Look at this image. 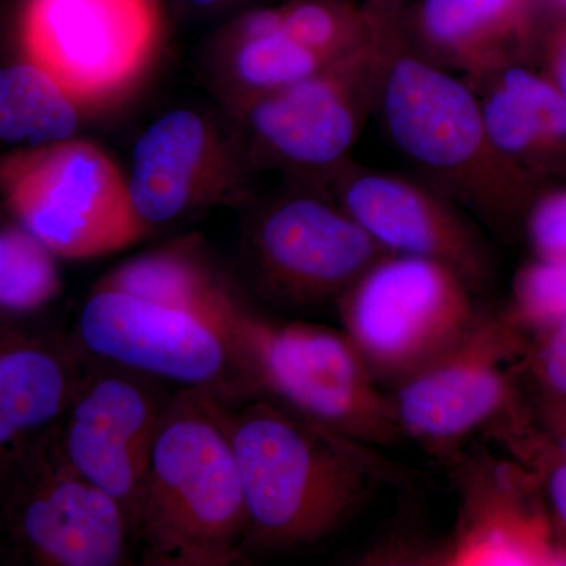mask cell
I'll list each match as a JSON object with an SVG mask.
<instances>
[{
    "label": "cell",
    "instance_id": "6da1fadb",
    "mask_svg": "<svg viewBox=\"0 0 566 566\" xmlns=\"http://www.w3.org/2000/svg\"><path fill=\"white\" fill-rule=\"evenodd\" d=\"M223 420L243 485L245 549L311 545L353 520L385 483L403 471L365 446L263 398Z\"/></svg>",
    "mask_w": 566,
    "mask_h": 566
},
{
    "label": "cell",
    "instance_id": "7a4b0ae2",
    "mask_svg": "<svg viewBox=\"0 0 566 566\" xmlns=\"http://www.w3.org/2000/svg\"><path fill=\"white\" fill-rule=\"evenodd\" d=\"M397 11L387 18L374 117L431 188L502 237L523 232L546 185L495 148L474 88L409 46Z\"/></svg>",
    "mask_w": 566,
    "mask_h": 566
},
{
    "label": "cell",
    "instance_id": "3957f363",
    "mask_svg": "<svg viewBox=\"0 0 566 566\" xmlns=\"http://www.w3.org/2000/svg\"><path fill=\"white\" fill-rule=\"evenodd\" d=\"M132 526L145 565L243 560L248 513L222 398L181 389L167 400Z\"/></svg>",
    "mask_w": 566,
    "mask_h": 566
},
{
    "label": "cell",
    "instance_id": "277c9868",
    "mask_svg": "<svg viewBox=\"0 0 566 566\" xmlns=\"http://www.w3.org/2000/svg\"><path fill=\"white\" fill-rule=\"evenodd\" d=\"M212 323L232 342L255 397L365 446L390 447L403 438L392 395L376 382L344 329L273 322L240 293Z\"/></svg>",
    "mask_w": 566,
    "mask_h": 566
},
{
    "label": "cell",
    "instance_id": "5b68a950",
    "mask_svg": "<svg viewBox=\"0 0 566 566\" xmlns=\"http://www.w3.org/2000/svg\"><path fill=\"white\" fill-rule=\"evenodd\" d=\"M0 200L57 259H96L150 232L117 163L74 137L0 156Z\"/></svg>",
    "mask_w": 566,
    "mask_h": 566
},
{
    "label": "cell",
    "instance_id": "8992f818",
    "mask_svg": "<svg viewBox=\"0 0 566 566\" xmlns=\"http://www.w3.org/2000/svg\"><path fill=\"white\" fill-rule=\"evenodd\" d=\"M475 290L447 264L387 253L337 301L345 334L386 390L449 352L479 322Z\"/></svg>",
    "mask_w": 566,
    "mask_h": 566
},
{
    "label": "cell",
    "instance_id": "52a82bcc",
    "mask_svg": "<svg viewBox=\"0 0 566 566\" xmlns=\"http://www.w3.org/2000/svg\"><path fill=\"white\" fill-rule=\"evenodd\" d=\"M387 18L364 46L233 112L251 164L268 163L322 182L352 159L365 123L374 117Z\"/></svg>",
    "mask_w": 566,
    "mask_h": 566
},
{
    "label": "cell",
    "instance_id": "ba28073f",
    "mask_svg": "<svg viewBox=\"0 0 566 566\" xmlns=\"http://www.w3.org/2000/svg\"><path fill=\"white\" fill-rule=\"evenodd\" d=\"M532 342L502 312H483L455 346L392 389L403 436L439 458L527 406L521 374Z\"/></svg>",
    "mask_w": 566,
    "mask_h": 566
},
{
    "label": "cell",
    "instance_id": "9c48e42d",
    "mask_svg": "<svg viewBox=\"0 0 566 566\" xmlns=\"http://www.w3.org/2000/svg\"><path fill=\"white\" fill-rule=\"evenodd\" d=\"M76 333L77 345L93 359L222 400L255 398L232 342L188 308L95 286L81 307Z\"/></svg>",
    "mask_w": 566,
    "mask_h": 566
},
{
    "label": "cell",
    "instance_id": "30bf717a",
    "mask_svg": "<svg viewBox=\"0 0 566 566\" xmlns=\"http://www.w3.org/2000/svg\"><path fill=\"white\" fill-rule=\"evenodd\" d=\"M21 48L81 111L120 98L161 40L158 0H28Z\"/></svg>",
    "mask_w": 566,
    "mask_h": 566
},
{
    "label": "cell",
    "instance_id": "8fae6325",
    "mask_svg": "<svg viewBox=\"0 0 566 566\" xmlns=\"http://www.w3.org/2000/svg\"><path fill=\"white\" fill-rule=\"evenodd\" d=\"M387 253L323 188L263 205L244 238L252 285L285 307L337 303Z\"/></svg>",
    "mask_w": 566,
    "mask_h": 566
},
{
    "label": "cell",
    "instance_id": "7c38bea8",
    "mask_svg": "<svg viewBox=\"0 0 566 566\" xmlns=\"http://www.w3.org/2000/svg\"><path fill=\"white\" fill-rule=\"evenodd\" d=\"M55 427L28 452L13 453L24 472L11 499L14 538L39 565L129 564L134 535L128 513L63 458Z\"/></svg>",
    "mask_w": 566,
    "mask_h": 566
},
{
    "label": "cell",
    "instance_id": "4fadbf2b",
    "mask_svg": "<svg viewBox=\"0 0 566 566\" xmlns=\"http://www.w3.org/2000/svg\"><path fill=\"white\" fill-rule=\"evenodd\" d=\"M251 169L240 137L200 112L175 109L134 145L129 196L153 230L208 208L248 202Z\"/></svg>",
    "mask_w": 566,
    "mask_h": 566
},
{
    "label": "cell",
    "instance_id": "5bb4252c",
    "mask_svg": "<svg viewBox=\"0 0 566 566\" xmlns=\"http://www.w3.org/2000/svg\"><path fill=\"white\" fill-rule=\"evenodd\" d=\"M319 185L387 252L444 263L476 293L491 282L490 244L460 207L428 182L352 158Z\"/></svg>",
    "mask_w": 566,
    "mask_h": 566
},
{
    "label": "cell",
    "instance_id": "9a60e30c",
    "mask_svg": "<svg viewBox=\"0 0 566 566\" xmlns=\"http://www.w3.org/2000/svg\"><path fill=\"white\" fill-rule=\"evenodd\" d=\"M153 382L156 379L103 360L88 364L55 427L63 458L120 502L129 521L167 405Z\"/></svg>",
    "mask_w": 566,
    "mask_h": 566
},
{
    "label": "cell",
    "instance_id": "2e32d148",
    "mask_svg": "<svg viewBox=\"0 0 566 566\" xmlns=\"http://www.w3.org/2000/svg\"><path fill=\"white\" fill-rule=\"evenodd\" d=\"M538 0H409L397 11L409 46L471 87L532 59Z\"/></svg>",
    "mask_w": 566,
    "mask_h": 566
},
{
    "label": "cell",
    "instance_id": "e0dca14e",
    "mask_svg": "<svg viewBox=\"0 0 566 566\" xmlns=\"http://www.w3.org/2000/svg\"><path fill=\"white\" fill-rule=\"evenodd\" d=\"M474 88L491 140L543 185L566 178V96L532 63L495 71Z\"/></svg>",
    "mask_w": 566,
    "mask_h": 566
},
{
    "label": "cell",
    "instance_id": "ac0fdd59",
    "mask_svg": "<svg viewBox=\"0 0 566 566\" xmlns=\"http://www.w3.org/2000/svg\"><path fill=\"white\" fill-rule=\"evenodd\" d=\"M87 365L50 338L0 340V453L13 455L61 422Z\"/></svg>",
    "mask_w": 566,
    "mask_h": 566
},
{
    "label": "cell",
    "instance_id": "d6986e66",
    "mask_svg": "<svg viewBox=\"0 0 566 566\" xmlns=\"http://www.w3.org/2000/svg\"><path fill=\"white\" fill-rule=\"evenodd\" d=\"M329 62L286 35L273 7H262L238 14L216 35L208 52V74L212 88L233 114Z\"/></svg>",
    "mask_w": 566,
    "mask_h": 566
},
{
    "label": "cell",
    "instance_id": "ffe728a7",
    "mask_svg": "<svg viewBox=\"0 0 566 566\" xmlns=\"http://www.w3.org/2000/svg\"><path fill=\"white\" fill-rule=\"evenodd\" d=\"M96 286L188 308L207 318L233 285L212 266L199 244L185 241L134 256L104 275Z\"/></svg>",
    "mask_w": 566,
    "mask_h": 566
},
{
    "label": "cell",
    "instance_id": "44dd1931",
    "mask_svg": "<svg viewBox=\"0 0 566 566\" xmlns=\"http://www.w3.org/2000/svg\"><path fill=\"white\" fill-rule=\"evenodd\" d=\"M81 109L50 74L29 61L0 69V140L31 145L73 137Z\"/></svg>",
    "mask_w": 566,
    "mask_h": 566
},
{
    "label": "cell",
    "instance_id": "7402d4cb",
    "mask_svg": "<svg viewBox=\"0 0 566 566\" xmlns=\"http://www.w3.org/2000/svg\"><path fill=\"white\" fill-rule=\"evenodd\" d=\"M273 11L286 35L326 61L374 40L390 13L360 0H289Z\"/></svg>",
    "mask_w": 566,
    "mask_h": 566
},
{
    "label": "cell",
    "instance_id": "603a6c76",
    "mask_svg": "<svg viewBox=\"0 0 566 566\" xmlns=\"http://www.w3.org/2000/svg\"><path fill=\"white\" fill-rule=\"evenodd\" d=\"M57 256L14 221L0 226V311L28 314L57 296Z\"/></svg>",
    "mask_w": 566,
    "mask_h": 566
},
{
    "label": "cell",
    "instance_id": "cb8c5ba5",
    "mask_svg": "<svg viewBox=\"0 0 566 566\" xmlns=\"http://www.w3.org/2000/svg\"><path fill=\"white\" fill-rule=\"evenodd\" d=\"M502 314L532 345L553 334L566 319V259L534 255L524 263Z\"/></svg>",
    "mask_w": 566,
    "mask_h": 566
},
{
    "label": "cell",
    "instance_id": "d4e9b609",
    "mask_svg": "<svg viewBox=\"0 0 566 566\" xmlns=\"http://www.w3.org/2000/svg\"><path fill=\"white\" fill-rule=\"evenodd\" d=\"M512 460L526 465L538 480L551 520L566 543V455L558 450L532 420L528 406L523 412L491 430Z\"/></svg>",
    "mask_w": 566,
    "mask_h": 566
},
{
    "label": "cell",
    "instance_id": "484cf974",
    "mask_svg": "<svg viewBox=\"0 0 566 566\" xmlns=\"http://www.w3.org/2000/svg\"><path fill=\"white\" fill-rule=\"evenodd\" d=\"M532 252L566 259V185H549L536 193L523 221Z\"/></svg>",
    "mask_w": 566,
    "mask_h": 566
},
{
    "label": "cell",
    "instance_id": "4316f807",
    "mask_svg": "<svg viewBox=\"0 0 566 566\" xmlns=\"http://www.w3.org/2000/svg\"><path fill=\"white\" fill-rule=\"evenodd\" d=\"M536 70L566 96V11L536 6L532 59Z\"/></svg>",
    "mask_w": 566,
    "mask_h": 566
},
{
    "label": "cell",
    "instance_id": "83f0119b",
    "mask_svg": "<svg viewBox=\"0 0 566 566\" xmlns=\"http://www.w3.org/2000/svg\"><path fill=\"white\" fill-rule=\"evenodd\" d=\"M526 375L535 385L566 397V319L545 340L532 345Z\"/></svg>",
    "mask_w": 566,
    "mask_h": 566
},
{
    "label": "cell",
    "instance_id": "f1b7e54d",
    "mask_svg": "<svg viewBox=\"0 0 566 566\" xmlns=\"http://www.w3.org/2000/svg\"><path fill=\"white\" fill-rule=\"evenodd\" d=\"M527 403L532 420L543 434L566 455V397L531 381Z\"/></svg>",
    "mask_w": 566,
    "mask_h": 566
},
{
    "label": "cell",
    "instance_id": "f546056e",
    "mask_svg": "<svg viewBox=\"0 0 566 566\" xmlns=\"http://www.w3.org/2000/svg\"><path fill=\"white\" fill-rule=\"evenodd\" d=\"M182 6L197 11H226L237 9L252 0H178Z\"/></svg>",
    "mask_w": 566,
    "mask_h": 566
},
{
    "label": "cell",
    "instance_id": "4dcf8cb0",
    "mask_svg": "<svg viewBox=\"0 0 566 566\" xmlns=\"http://www.w3.org/2000/svg\"><path fill=\"white\" fill-rule=\"evenodd\" d=\"M360 2L367 3L371 9L379 11H395L403 9L409 0H360Z\"/></svg>",
    "mask_w": 566,
    "mask_h": 566
},
{
    "label": "cell",
    "instance_id": "1f68e13d",
    "mask_svg": "<svg viewBox=\"0 0 566 566\" xmlns=\"http://www.w3.org/2000/svg\"><path fill=\"white\" fill-rule=\"evenodd\" d=\"M549 3H553L557 9L566 11V0H549Z\"/></svg>",
    "mask_w": 566,
    "mask_h": 566
}]
</instances>
